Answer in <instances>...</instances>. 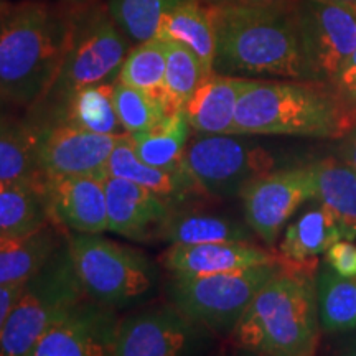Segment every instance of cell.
<instances>
[{
    "instance_id": "6da1fadb",
    "label": "cell",
    "mask_w": 356,
    "mask_h": 356,
    "mask_svg": "<svg viewBox=\"0 0 356 356\" xmlns=\"http://www.w3.org/2000/svg\"><path fill=\"white\" fill-rule=\"evenodd\" d=\"M71 7L60 0L0 3V97L29 109L55 79L71 30Z\"/></svg>"
},
{
    "instance_id": "7a4b0ae2",
    "label": "cell",
    "mask_w": 356,
    "mask_h": 356,
    "mask_svg": "<svg viewBox=\"0 0 356 356\" xmlns=\"http://www.w3.org/2000/svg\"><path fill=\"white\" fill-rule=\"evenodd\" d=\"M215 29L213 71L251 79H307L293 0L208 6Z\"/></svg>"
},
{
    "instance_id": "3957f363",
    "label": "cell",
    "mask_w": 356,
    "mask_h": 356,
    "mask_svg": "<svg viewBox=\"0 0 356 356\" xmlns=\"http://www.w3.org/2000/svg\"><path fill=\"white\" fill-rule=\"evenodd\" d=\"M229 337L236 348L251 355H314L320 338L315 277L280 269L256 293Z\"/></svg>"
},
{
    "instance_id": "277c9868",
    "label": "cell",
    "mask_w": 356,
    "mask_h": 356,
    "mask_svg": "<svg viewBox=\"0 0 356 356\" xmlns=\"http://www.w3.org/2000/svg\"><path fill=\"white\" fill-rule=\"evenodd\" d=\"M131 47L132 42L111 17L106 2L73 3L68 47L60 70L47 92L26 109L25 118L37 131L50 127L79 89L115 81Z\"/></svg>"
},
{
    "instance_id": "5b68a950",
    "label": "cell",
    "mask_w": 356,
    "mask_h": 356,
    "mask_svg": "<svg viewBox=\"0 0 356 356\" xmlns=\"http://www.w3.org/2000/svg\"><path fill=\"white\" fill-rule=\"evenodd\" d=\"M231 134L341 139L345 127L330 88L307 79H251Z\"/></svg>"
},
{
    "instance_id": "8992f818",
    "label": "cell",
    "mask_w": 356,
    "mask_h": 356,
    "mask_svg": "<svg viewBox=\"0 0 356 356\" xmlns=\"http://www.w3.org/2000/svg\"><path fill=\"white\" fill-rule=\"evenodd\" d=\"M74 267L89 299L115 310L147 304L162 282L159 266L139 249L101 234H68Z\"/></svg>"
},
{
    "instance_id": "52a82bcc",
    "label": "cell",
    "mask_w": 356,
    "mask_h": 356,
    "mask_svg": "<svg viewBox=\"0 0 356 356\" xmlns=\"http://www.w3.org/2000/svg\"><path fill=\"white\" fill-rule=\"evenodd\" d=\"M86 296L68 239L38 273L25 280L0 333V356H30L43 333Z\"/></svg>"
},
{
    "instance_id": "ba28073f",
    "label": "cell",
    "mask_w": 356,
    "mask_h": 356,
    "mask_svg": "<svg viewBox=\"0 0 356 356\" xmlns=\"http://www.w3.org/2000/svg\"><path fill=\"white\" fill-rule=\"evenodd\" d=\"M282 269L267 262L208 275H170L163 284L168 302L216 337H229L256 293Z\"/></svg>"
},
{
    "instance_id": "9c48e42d",
    "label": "cell",
    "mask_w": 356,
    "mask_h": 356,
    "mask_svg": "<svg viewBox=\"0 0 356 356\" xmlns=\"http://www.w3.org/2000/svg\"><path fill=\"white\" fill-rule=\"evenodd\" d=\"M238 134H198L186 145L181 167L207 197L234 198L256 177L277 170L273 150Z\"/></svg>"
},
{
    "instance_id": "30bf717a",
    "label": "cell",
    "mask_w": 356,
    "mask_h": 356,
    "mask_svg": "<svg viewBox=\"0 0 356 356\" xmlns=\"http://www.w3.org/2000/svg\"><path fill=\"white\" fill-rule=\"evenodd\" d=\"M307 81L330 88L356 50V8L320 0H293Z\"/></svg>"
},
{
    "instance_id": "8fae6325",
    "label": "cell",
    "mask_w": 356,
    "mask_h": 356,
    "mask_svg": "<svg viewBox=\"0 0 356 356\" xmlns=\"http://www.w3.org/2000/svg\"><path fill=\"white\" fill-rule=\"evenodd\" d=\"M213 337L172 302L142 304L119 320L113 356L197 355Z\"/></svg>"
},
{
    "instance_id": "7c38bea8",
    "label": "cell",
    "mask_w": 356,
    "mask_h": 356,
    "mask_svg": "<svg viewBox=\"0 0 356 356\" xmlns=\"http://www.w3.org/2000/svg\"><path fill=\"white\" fill-rule=\"evenodd\" d=\"M239 197L248 226L267 248L274 249L293 213L314 200L310 163L282 167L256 177L244 186Z\"/></svg>"
},
{
    "instance_id": "4fadbf2b",
    "label": "cell",
    "mask_w": 356,
    "mask_h": 356,
    "mask_svg": "<svg viewBox=\"0 0 356 356\" xmlns=\"http://www.w3.org/2000/svg\"><path fill=\"white\" fill-rule=\"evenodd\" d=\"M118 310L84 297L43 333L30 356H113Z\"/></svg>"
},
{
    "instance_id": "5bb4252c",
    "label": "cell",
    "mask_w": 356,
    "mask_h": 356,
    "mask_svg": "<svg viewBox=\"0 0 356 356\" xmlns=\"http://www.w3.org/2000/svg\"><path fill=\"white\" fill-rule=\"evenodd\" d=\"M127 134H99L55 124L38 131L37 160L43 175H106L118 142Z\"/></svg>"
},
{
    "instance_id": "9a60e30c",
    "label": "cell",
    "mask_w": 356,
    "mask_h": 356,
    "mask_svg": "<svg viewBox=\"0 0 356 356\" xmlns=\"http://www.w3.org/2000/svg\"><path fill=\"white\" fill-rule=\"evenodd\" d=\"M50 221L66 233L102 234L108 231L106 175H43Z\"/></svg>"
},
{
    "instance_id": "2e32d148",
    "label": "cell",
    "mask_w": 356,
    "mask_h": 356,
    "mask_svg": "<svg viewBox=\"0 0 356 356\" xmlns=\"http://www.w3.org/2000/svg\"><path fill=\"white\" fill-rule=\"evenodd\" d=\"M108 231L137 243L155 241L173 204L131 180L106 175Z\"/></svg>"
},
{
    "instance_id": "e0dca14e",
    "label": "cell",
    "mask_w": 356,
    "mask_h": 356,
    "mask_svg": "<svg viewBox=\"0 0 356 356\" xmlns=\"http://www.w3.org/2000/svg\"><path fill=\"white\" fill-rule=\"evenodd\" d=\"M277 262L273 249L254 243L172 244L159 257V264L170 275H208L231 273L246 267Z\"/></svg>"
},
{
    "instance_id": "ac0fdd59",
    "label": "cell",
    "mask_w": 356,
    "mask_h": 356,
    "mask_svg": "<svg viewBox=\"0 0 356 356\" xmlns=\"http://www.w3.org/2000/svg\"><path fill=\"white\" fill-rule=\"evenodd\" d=\"M338 239H341V233L337 221L332 213L318 203L287 226L282 241L273 251L282 269L315 277L320 256Z\"/></svg>"
},
{
    "instance_id": "d6986e66",
    "label": "cell",
    "mask_w": 356,
    "mask_h": 356,
    "mask_svg": "<svg viewBox=\"0 0 356 356\" xmlns=\"http://www.w3.org/2000/svg\"><path fill=\"white\" fill-rule=\"evenodd\" d=\"M106 175L131 180L134 184L154 191L159 197L165 198L172 204L191 203L202 195L207 197L195 178L184 167H154L137 157L129 134L118 142V145L111 152L108 165H106Z\"/></svg>"
},
{
    "instance_id": "ffe728a7",
    "label": "cell",
    "mask_w": 356,
    "mask_h": 356,
    "mask_svg": "<svg viewBox=\"0 0 356 356\" xmlns=\"http://www.w3.org/2000/svg\"><path fill=\"white\" fill-rule=\"evenodd\" d=\"M252 231L248 222L228 215L198 210L191 203L173 204L157 231L155 241L167 244L203 243H252Z\"/></svg>"
},
{
    "instance_id": "44dd1931",
    "label": "cell",
    "mask_w": 356,
    "mask_h": 356,
    "mask_svg": "<svg viewBox=\"0 0 356 356\" xmlns=\"http://www.w3.org/2000/svg\"><path fill=\"white\" fill-rule=\"evenodd\" d=\"M251 78L228 76L211 71L204 74L186 102L185 114L197 134H231L239 97Z\"/></svg>"
},
{
    "instance_id": "7402d4cb",
    "label": "cell",
    "mask_w": 356,
    "mask_h": 356,
    "mask_svg": "<svg viewBox=\"0 0 356 356\" xmlns=\"http://www.w3.org/2000/svg\"><path fill=\"white\" fill-rule=\"evenodd\" d=\"M314 200L332 213L341 238L356 239V170L340 157L310 163Z\"/></svg>"
},
{
    "instance_id": "603a6c76",
    "label": "cell",
    "mask_w": 356,
    "mask_h": 356,
    "mask_svg": "<svg viewBox=\"0 0 356 356\" xmlns=\"http://www.w3.org/2000/svg\"><path fill=\"white\" fill-rule=\"evenodd\" d=\"M66 239L68 233L53 222L35 233L0 238V286L29 280L63 246Z\"/></svg>"
},
{
    "instance_id": "cb8c5ba5",
    "label": "cell",
    "mask_w": 356,
    "mask_h": 356,
    "mask_svg": "<svg viewBox=\"0 0 356 356\" xmlns=\"http://www.w3.org/2000/svg\"><path fill=\"white\" fill-rule=\"evenodd\" d=\"M50 221L40 175L0 180V238L35 233Z\"/></svg>"
},
{
    "instance_id": "d4e9b609",
    "label": "cell",
    "mask_w": 356,
    "mask_h": 356,
    "mask_svg": "<svg viewBox=\"0 0 356 356\" xmlns=\"http://www.w3.org/2000/svg\"><path fill=\"white\" fill-rule=\"evenodd\" d=\"M155 37L181 43L198 58L203 68L211 73L215 61V29L208 6L200 0H186L168 12L160 22Z\"/></svg>"
},
{
    "instance_id": "484cf974",
    "label": "cell",
    "mask_w": 356,
    "mask_h": 356,
    "mask_svg": "<svg viewBox=\"0 0 356 356\" xmlns=\"http://www.w3.org/2000/svg\"><path fill=\"white\" fill-rule=\"evenodd\" d=\"M191 126L185 111L168 114L147 131L129 134L137 157L145 163L162 168H180Z\"/></svg>"
},
{
    "instance_id": "4316f807",
    "label": "cell",
    "mask_w": 356,
    "mask_h": 356,
    "mask_svg": "<svg viewBox=\"0 0 356 356\" xmlns=\"http://www.w3.org/2000/svg\"><path fill=\"white\" fill-rule=\"evenodd\" d=\"M114 84L115 81L97 83L79 89L70 97L51 126L68 124L91 132L126 134L115 113Z\"/></svg>"
},
{
    "instance_id": "83f0119b",
    "label": "cell",
    "mask_w": 356,
    "mask_h": 356,
    "mask_svg": "<svg viewBox=\"0 0 356 356\" xmlns=\"http://www.w3.org/2000/svg\"><path fill=\"white\" fill-rule=\"evenodd\" d=\"M38 131L26 118H0V180L37 178Z\"/></svg>"
},
{
    "instance_id": "f1b7e54d",
    "label": "cell",
    "mask_w": 356,
    "mask_h": 356,
    "mask_svg": "<svg viewBox=\"0 0 356 356\" xmlns=\"http://www.w3.org/2000/svg\"><path fill=\"white\" fill-rule=\"evenodd\" d=\"M317 305L325 332H345L356 327V277L340 275L323 264L318 270Z\"/></svg>"
},
{
    "instance_id": "f546056e",
    "label": "cell",
    "mask_w": 356,
    "mask_h": 356,
    "mask_svg": "<svg viewBox=\"0 0 356 356\" xmlns=\"http://www.w3.org/2000/svg\"><path fill=\"white\" fill-rule=\"evenodd\" d=\"M165 68V42H163V38L154 37L131 47L115 81L149 92L154 97L167 102L168 108L175 111L167 99Z\"/></svg>"
},
{
    "instance_id": "4dcf8cb0",
    "label": "cell",
    "mask_w": 356,
    "mask_h": 356,
    "mask_svg": "<svg viewBox=\"0 0 356 356\" xmlns=\"http://www.w3.org/2000/svg\"><path fill=\"white\" fill-rule=\"evenodd\" d=\"M184 2L186 0H106V6L119 29L136 44L154 38L163 17Z\"/></svg>"
},
{
    "instance_id": "1f68e13d",
    "label": "cell",
    "mask_w": 356,
    "mask_h": 356,
    "mask_svg": "<svg viewBox=\"0 0 356 356\" xmlns=\"http://www.w3.org/2000/svg\"><path fill=\"white\" fill-rule=\"evenodd\" d=\"M162 38V37H160ZM167 50L165 92L175 111H185V106L208 71L197 56L181 43L163 38Z\"/></svg>"
},
{
    "instance_id": "d6a6232c",
    "label": "cell",
    "mask_w": 356,
    "mask_h": 356,
    "mask_svg": "<svg viewBox=\"0 0 356 356\" xmlns=\"http://www.w3.org/2000/svg\"><path fill=\"white\" fill-rule=\"evenodd\" d=\"M114 106L126 134L147 131L162 121L165 115L177 113L159 97L119 81L114 84Z\"/></svg>"
},
{
    "instance_id": "836d02e7",
    "label": "cell",
    "mask_w": 356,
    "mask_h": 356,
    "mask_svg": "<svg viewBox=\"0 0 356 356\" xmlns=\"http://www.w3.org/2000/svg\"><path fill=\"white\" fill-rule=\"evenodd\" d=\"M330 91L335 97L346 134L356 124V50L332 83Z\"/></svg>"
},
{
    "instance_id": "e575fe53",
    "label": "cell",
    "mask_w": 356,
    "mask_h": 356,
    "mask_svg": "<svg viewBox=\"0 0 356 356\" xmlns=\"http://www.w3.org/2000/svg\"><path fill=\"white\" fill-rule=\"evenodd\" d=\"M323 264L345 277H356V244L351 239H338L323 254Z\"/></svg>"
},
{
    "instance_id": "d590c367",
    "label": "cell",
    "mask_w": 356,
    "mask_h": 356,
    "mask_svg": "<svg viewBox=\"0 0 356 356\" xmlns=\"http://www.w3.org/2000/svg\"><path fill=\"white\" fill-rule=\"evenodd\" d=\"M22 287H24V282L0 286V333L3 330V325H6L13 305H15L17 299H19Z\"/></svg>"
},
{
    "instance_id": "8d00e7d4",
    "label": "cell",
    "mask_w": 356,
    "mask_h": 356,
    "mask_svg": "<svg viewBox=\"0 0 356 356\" xmlns=\"http://www.w3.org/2000/svg\"><path fill=\"white\" fill-rule=\"evenodd\" d=\"M338 157L345 160L356 170V124L341 137L340 147H338Z\"/></svg>"
},
{
    "instance_id": "74e56055",
    "label": "cell",
    "mask_w": 356,
    "mask_h": 356,
    "mask_svg": "<svg viewBox=\"0 0 356 356\" xmlns=\"http://www.w3.org/2000/svg\"><path fill=\"white\" fill-rule=\"evenodd\" d=\"M204 6H261V3H279L289 0H200Z\"/></svg>"
},
{
    "instance_id": "f35d334b",
    "label": "cell",
    "mask_w": 356,
    "mask_h": 356,
    "mask_svg": "<svg viewBox=\"0 0 356 356\" xmlns=\"http://www.w3.org/2000/svg\"><path fill=\"white\" fill-rule=\"evenodd\" d=\"M320 2H328V3H337V6H346L356 8V0H320Z\"/></svg>"
},
{
    "instance_id": "ab89813d",
    "label": "cell",
    "mask_w": 356,
    "mask_h": 356,
    "mask_svg": "<svg viewBox=\"0 0 356 356\" xmlns=\"http://www.w3.org/2000/svg\"><path fill=\"white\" fill-rule=\"evenodd\" d=\"M343 355H355L356 356V340L351 345L346 346V348L343 350Z\"/></svg>"
},
{
    "instance_id": "60d3db41",
    "label": "cell",
    "mask_w": 356,
    "mask_h": 356,
    "mask_svg": "<svg viewBox=\"0 0 356 356\" xmlns=\"http://www.w3.org/2000/svg\"><path fill=\"white\" fill-rule=\"evenodd\" d=\"M7 106H10V104H8V102H6L2 99V97H0V118H2V115L7 113Z\"/></svg>"
},
{
    "instance_id": "b9f144b4",
    "label": "cell",
    "mask_w": 356,
    "mask_h": 356,
    "mask_svg": "<svg viewBox=\"0 0 356 356\" xmlns=\"http://www.w3.org/2000/svg\"><path fill=\"white\" fill-rule=\"evenodd\" d=\"M60 2H65V3H84V2H89V0H60Z\"/></svg>"
}]
</instances>
